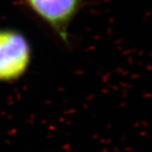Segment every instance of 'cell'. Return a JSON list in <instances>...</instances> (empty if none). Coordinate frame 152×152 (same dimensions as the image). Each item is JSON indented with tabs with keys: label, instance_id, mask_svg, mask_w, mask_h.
<instances>
[{
	"label": "cell",
	"instance_id": "1",
	"mask_svg": "<svg viewBox=\"0 0 152 152\" xmlns=\"http://www.w3.org/2000/svg\"><path fill=\"white\" fill-rule=\"evenodd\" d=\"M32 48L16 29L0 28V83L16 81L26 74L32 61Z\"/></svg>",
	"mask_w": 152,
	"mask_h": 152
},
{
	"label": "cell",
	"instance_id": "2",
	"mask_svg": "<svg viewBox=\"0 0 152 152\" xmlns=\"http://www.w3.org/2000/svg\"><path fill=\"white\" fill-rule=\"evenodd\" d=\"M64 44L69 45V27L83 7V0H21Z\"/></svg>",
	"mask_w": 152,
	"mask_h": 152
}]
</instances>
